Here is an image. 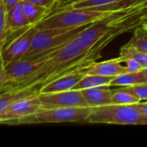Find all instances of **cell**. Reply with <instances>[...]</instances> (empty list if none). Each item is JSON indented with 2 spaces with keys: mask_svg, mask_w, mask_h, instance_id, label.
I'll return each mask as SVG.
<instances>
[{
  "mask_svg": "<svg viewBox=\"0 0 147 147\" xmlns=\"http://www.w3.org/2000/svg\"><path fill=\"white\" fill-rule=\"evenodd\" d=\"M94 22L68 28L37 29L32 40L30 48L23 59L47 55L55 52L65 44L76 38L81 31L88 28Z\"/></svg>",
  "mask_w": 147,
  "mask_h": 147,
  "instance_id": "1",
  "label": "cell"
},
{
  "mask_svg": "<svg viewBox=\"0 0 147 147\" xmlns=\"http://www.w3.org/2000/svg\"><path fill=\"white\" fill-rule=\"evenodd\" d=\"M85 123L147 125V117L133 105L108 104L91 107V112Z\"/></svg>",
  "mask_w": 147,
  "mask_h": 147,
  "instance_id": "2",
  "label": "cell"
},
{
  "mask_svg": "<svg viewBox=\"0 0 147 147\" xmlns=\"http://www.w3.org/2000/svg\"><path fill=\"white\" fill-rule=\"evenodd\" d=\"M112 12L113 11H102L94 8L70 7L48 15L36 26L37 29L75 28L94 22Z\"/></svg>",
  "mask_w": 147,
  "mask_h": 147,
  "instance_id": "3",
  "label": "cell"
},
{
  "mask_svg": "<svg viewBox=\"0 0 147 147\" xmlns=\"http://www.w3.org/2000/svg\"><path fill=\"white\" fill-rule=\"evenodd\" d=\"M146 9H147V1L129 8L113 11L109 15L95 21L92 25L81 31L76 36V40L82 47L86 49L90 48L112 28L122 23L133 14Z\"/></svg>",
  "mask_w": 147,
  "mask_h": 147,
  "instance_id": "4",
  "label": "cell"
},
{
  "mask_svg": "<svg viewBox=\"0 0 147 147\" xmlns=\"http://www.w3.org/2000/svg\"><path fill=\"white\" fill-rule=\"evenodd\" d=\"M91 112V107L40 109L38 111L26 115L10 125L86 122Z\"/></svg>",
  "mask_w": 147,
  "mask_h": 147,
  "instance_id": "5",
  "label": "cell"
},
{
  "mask_svg": "<svg viewBox=\"0 0 147 147\" xmlns=\"http://www.w3.org/2000/svg\"><path fill=\"white\" fill-rule=\"evenodd\" d=\"M36 31L37 28L36 25H29L7 37L1 53L4 66L12 61L19 60L25 57Z\"/></svg>",
  "mask_w": 147,
  "mask_h": 147,
  "instance_id": "6",
  "label": "cell"
},
{
  "mask_svg": "<svg viewBox=\"0 0 147 147\" xmlns=\"http://www.w3.org/2000/svg\"><path fill=\"white\" fill-rule=\"evenodd\" d=\"M54 53L42 56L22 59L7 64L4 66V71L7 78V84L4 92L11 90L15 86L21 84L26 78L31 76L48 60V59Z\"/></svg>",
  "mask_w": 147,
  "mask_h": 147,
  "instance_id": "7",
  "label": "cell"
},
{
  "mask_svg": "<svg viewBox=\"0 0 147 147\" xmlns=\"http://www.w3.org/2000/svg\"><path fill=\"white\" fill-rule=\"evenodd\" d=\"M42 109L89 107L81 90H69L61 92L39 94Z\"/></svg>",
  "mask_w": 147,
  "mask_h": 147,
  "instance_id": "8",
  "label": "cell"
},
{
  "mask_svg": "<svg viewBox=\"0 0 147 147\" xmlns=\"http://www.w3.org/2000/svg\"><path fill=\"white\" fill-rule=\"evenodd\" d=\"M38 95L24 97L12 102L0 114V124L10 125L13 121L31 115L42 109V103Z\"/></svg>",
  "mask_w": 147,
  "mask_h": 147,
  "instance_id": "9",
  "label": "cell"
},
{
  "mask_svg": "<svg viewBox=\"0 0 147 147\" xmlns=\"http://www.w3.org/2000/svg\"><path fill=\"white\" fill-rule=\"evenodd\" d=\"M81 71H82L85 74H95L107 77H115L117 75L127 72L126 65H123V62L119 57L117 59L102 62L95 61Z\"/></svg>",
  "mask_w": 147,
  "mask_h": 147,
  "instance_id": "10",
  "label": "cell"
},
{
  "mask_svg": "<svg viewBox=\"0 0 147 147\" xmlns=\"http://www.w3.org/2000/svg\"><path fill=\"white\" fill-rule=\"evenodd\" d=\"M84 75L85 73L82 71H77L63 75L42 86L39 90V94L61 92L72 90L73 87L84 77Z\"/></svg>",
  "mask_w": 147,
  "mask_h": 147,
  "instance_id": "11",
  "label": "cell"
},
{
  "mask_svg": "<svg viewBox=\"0 0 147 147\" xmlns=\"http://www.w3.org/2000/svg\"><path fill=\"white\" fill-rule=\"evenodd\" d=\"M89 107H99L113 103V90L110 85H101L81 90Z\"/></svg>",
  "mask_w": 147,
  "mask_h": 147,
  "instance_id": "12",
  "label": "cell"
},
{
  "mask_svg": "<svg viewBox=\"0 0 147 147\" xmlns=\"http://www.w3.org/2000/svg\"><path fill=\"white\" fill-rule=\"evenodd\" d=\"M22 2L15 5L10 9L7 10V15H6L7 37L16 31H19L31 25L24 14Z\"/></svg>",
  "mask_w": 147,
  "mask_h": 147,
  "instance_id": "13",
  "label": "cell"
},
{
  "mask_svg": "<svg viewBox=\"0 0 147 147\" xmlns=\"http://www.w3.org/2000/svg\"><path fill=\"white\" fill-rule=\"evenodd\" d=\"M143 83H147V78L141 70L135 72H126L117 75L113 78L109 85L111 87H126Z\"/></svg>",
  "mask_w": 147,
  "mask_h": 147,
  "instance_id": "14",
  "label": "cell"
},
{
  "mask_svg": "<svg viewBox=\"0 0 147 147\" xmlns=\"http://www.w3.org/2000/svg\"><path fill=\"white\" fill-rule=\"evenodd\" d=\"M39 93L34 89L26 90H15L2 92L0 94V114L3 112L12 102L34 95H38Z\"/></svg>",
  "mask_w": 147,
  "mask_h": 147,
  "instance_id": "15",
  "label": "cell"
},
{
  "mask_svg": "<svg viewBox=\"0 0 147 147\" xmlns=\"http://www.w3.org/2000/svg\"><path fill=\"white\" fill-rule=\"evenodd\" d=\"M113 77L95 75V74H85L84 77L73 87L72 90H82L101 85H109Z\"/></svg>",
  "mask_w": 147,
  "mask_h": 147,
  "instance_id": "16",
  "label": "cell"
},
{
  "mask_svg": "<svg viewBox=\"0 0 147 147\" xmlns=\"http://www.w3.org/2000/svg\"><path fill=\"white\" fill-rule=\"evenodd\" d=\"M24 14L31 25H36L45 16H48L49 9L23 0L22 2Z\"/></svg>",
  "mask_w": 147,
  "mask_h": 147,
  "instance_id": "17",
  "label": "cell"
},
{
  "mask_svg": "<svg viewBox=\"0 0 147 147\" xmlns=\"http://www.w3.org/2000/svg\"><path fill=\"white\" fill-rule=\"evenodd\" d=\"M134 29L133 35L128 44L138 51L147 53V26L140 23Z\"/></svg>",
  "mask_w": 147,
  "mask_h": 147,
  "instance_id": "18",
  "label": "cell"
},
{
  "mask_svg": "<svg viewBox=\"0 0 147 147\" xmlns=\"http://www.w3.org/2000/svg\"><path fill=\"white\" fill-rule=\"evenodd\" d=\"M140 102L139 98L124 87H119V89L114 90H113V103L114 104L133 105Z\"/></svg>",
  "mask_w": 147,
  "mask_h": 147,
  "instance_id": "19",
  "label": "cell"
},
{
  "mask_svg": "<svg viewBox=\"0 0 147 147\" xmlns=\"http://www.w3.org/2000/svg\"><path fill=\"white\" fill-rule=\"evenodd\" d=\"M119 58L121 59L122 62L125 59L127 58L135 59L143 65V67H147V53L138 51L128 43L121 47Z\"/></svg>",
  "mask_w": 147,
  "mask_h": 147,
  "instance_id": "20",
  "label": "cell"
},
{
  "mask_svg": "<svg viewBox=\"0 0 147 147\" xmlns=\"http://www.w3.org/2000/svg\"><path fill=\"white\" fill-rule=\"evenodd\" d=\"M6 15L7 9L4 0H0V53L4 47L7 39L6 30Z\"/></svg>",
  "mask_w": 147,
  "mask_h": 147,
  "instance_id": "21",
  "label": "cell"
},
{
  "mask_svg": "<svg viewBox=\"0 0 147 147\" xmlns=\"http://www.w3.org/2000/svg\"><path fill=\"white\" fill-rule=\"evenodd\" d=\"M120 1H121V0H84L82 2L75 3L73 5V7L75 9L100 7V6H104V5H107L110 3H117Z\"/></svg>",
  "mask_w": 147,
  "mask_h": 147,
  "instance_id": "22",
  "label": "cell"
},
{
  "mask_svg": "<svg viewBox=\"0 0 147 147\" xmlns=\"http://www.w3.org/2000/svg\"><path fill=\"white\" fill-rule=\"evenodd\" d=\"M124 88L132 92L133 94H134L138 98L140 99L141 102L147 100V83L126 86Z\"/></svg>",
  "mask_w": 147,
  "mask_h": 147,
  "instance_id": "23",
  "label": "cell"
},
{
  "mask_svg": "<svg viewBox=\"0 0 147 147\" xmlns=\"http://www.w3.org/2000/svg\"><path fill=\"white\" fill-rule=\"evenodd\" d=\"M82 1H84V0H56L55 3L53 5V7L50 9L48 15H49L51 13H54V12H56L58 10H62V9H64L73 7V5L75 3H80V2H82Z\"/></svg>",
  "mask_w": 147,
  "mask_h": 147,
  "instance_id": "24",
  "label": "cell"
},
{
  "mask_svg": "<svg viewBox=\"0 0 147 147\" xmlns=\"http://www.w3.org/2000/svg\"><path fill=\"white\" fill-rule=\"evenodd\" d=\"M123 63L126 64V71L127 72H135V71H141L144 67L143 65L135 59L133 58H127L123 60Z\"/></svg>",
  "mask_w": 147,
  "mask_h": 147,
  "instance_id": "25",
  "label": "cell"
},
{
  "mask_svg": "<svg viewBox=\"0 0 147 147\" xmlns=\"http://www.w3.org/2000/svg\"><path fill=\"white\" fill-rule=\"evenodd\" d=\"M24 1H28V2H30L32 3L42 6V7H45V8H48L50 10V9L53 7V5H54V3H55L56 0H24Z\"/></svg>",
  "mask_w": 147,
  "mask_h": 147,
  "instance_id": "26",
  "label": "cell"
},
{
  "mask_svg": "<svg viewBox=\"0 0 147 147\" xmlns=\"http://www.w3.org/2000/svg\"><path fill=\"white\" fill-rule=\"evenodd\" d=\"M7 84V78H6V74L5 71H0V92H4L5 87Z\"/></svg>",
  "mask_w": 147,
  "mask_h": 147,
  "instance_id": "27",
  "label": "cell"
},
{
  "mask_svg": "<svg viewBox=\"0 0 147 147\" xmlns=\"http://www.w3.org/2000/svg\"><path fill=\"white\" fill-rule=\"evenodd\" d=\"M135 106L142 112V114H143L144 115H146L147 117V102L142 101V102H140L135 104Z\"/></svg>",
  "mask_w": 147,
  "mask_h": 147,
  "instance_id": "28",
  "label": "cell"
},
{
  "mask_svg": "<svg viewBox=\"0 0 147 147\" xmlns=\"http://www.w3.org/2000/svg\"><path fill=\"white\" fill-rule=\"evenodd\" d=\"M23 0H4L5 3V6H6V9L9 10L11 8H13L15 5L18 4L19 3H21Z\"/></svg>",
  "mask_w": 147,
  "mask_h": 147,
  "instance_id": "29",
  "label": "cell"
},
{
  "mask_svg": "<svg viewBox=\"0 0 147 147\" xmlns=\"http://www.w3.org/2000/svg\"><path fill=\"white\" fill-rule=\"evenodd\" d=\"M3 70H4V63L2 58V54L0 53V71H3Z\"/></svg>",
  "mask_w": 147,
  "mask_h": 147,
  "instance_id": "30",
  "label": "cell"
},
{
  "mask_svg": "<svg viewBox=\"0 0 147 147\" xmlns=\"http://www.w3.org/2000/svg\"><path fill=\"white\" fill-rule=\"evenodd\" d=\"M141 23L147 26V13L143 16V18H142V20H141Z\"/></svg>",
  "mask_w": 147,
  "mask_h": 147,
  "instance_id": "31",
  "label": "cell"
},
{
  "mask_svg": "<svg viewBox=\"0 0 147 147\" xmlns=\"http://www.w3.org/2000/svg\"><path fill=\"white\" fill-rule=\"evenodd\" d=\"M142 71H143V73L145 74V76L147 78V67H144V68L142 69Z\"/></svg>",
  "mask_w": 147,
  "mask_h": 147,
  "instance_id": "32",
  "label": "cell"
},
{
  "mask_svg": "<svg viewBox=\"0 0 147 147\" xmlns=\"http://www.w3.org/2000/svg\"><path fill=\"white\" fill-rule=\"evenodd\" d=\"M144 102H147V100H146V101H144Z\"/></svg>",
  "mask_w": 147,
  "mask_h": 147,
  "instance_id": "33",
  "label": "cell"
}]
</instances>
